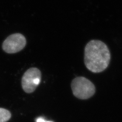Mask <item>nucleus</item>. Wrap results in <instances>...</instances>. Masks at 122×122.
<instances>
[{"mask_svg":"<svg viewBox=\"0 0 122 122\" xmlns=\"http://www.w3.org/2000/svg\"><path fill=\"white\" fill-rule=\"evenodd\" d=\"M11 117V114L9 110L0 108V122H6Z\"/></svg>","mask_w":122,"mask_h":122,"instance_id":"nucleus-5","label":"nucleus"},{"mask_svg":"<svg viewBox=\"0 0 122 122\" xmlns=\"http://www.w3.org/2000/svg\"><path fill=\"white\" fill-rule=\"evenodd\" d=\"M71 88L74 96L81 100L90 98L96 92V87L93 83L82 76L74 79L71 83Z\"/></svg>","mask_w":122,"mask_h":122,"instance_id":"nucleus-2","label":"nucleus"},{"mask_svg":"<svg viewBox=\"0 0 122 122\" xmlns=\"http://www.w3.org/2000/svg\"><path fill=\"white\" fill-rule=\"evenodd\" d=\"M26 40L24 35L16 33L10 35L2 44V48L5 52L13 54L19 52L25 47Z\"/></svg>","mask_w":122,"mask_h":122,"instance_id":"nucleus-4","label":"nucleus"},{"mask_svg":"<svg viewBox=\"0 0 122 122\" xmlns=\"http://www.w3.org/2000/svg\"><path fill=\"white\" fill-rule=\"evenodd\" d=\"M110 53L108 46L98 40H93L85 48L84 62L88 70L94 73H100L109 65Z\"/></svg>","mask_w":122,"mask_h":122,"instance_id":"nucleus-1","label":"nucleus"},{"mask_svg":"<svg viewBox=\"0 0 122 122\" xmlns=\"http://www.w3.org/2000/svg\"><path fill=\"white\" fill-rule=\"evenodd\" d=\"M41 79V72L38 68L32 67L27 70L21 80L23 90L27 93L34 92L40 83Z\"/></svg>","mask_w":122,"mask_h":122,"instance_id":"nucleus-3","label":"nucleus"},{"mask_svg":"<svg viewBox=\"0 0 122 122\" xmlns=\"http://www.w3.org/2000/svg\"><path fill=\"white\" fill-rule=\"evenodd\" d=\"M36 122H52L51 121H47L46 120H45L44 118H37Z\"/></svg>","mask_w":122,"mask_h":122,"instance_id":"nucleus-6","label":"nucleus"}]
</instances>
